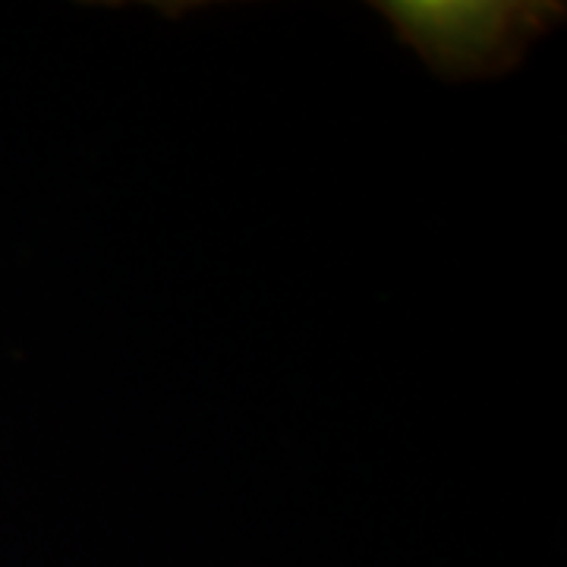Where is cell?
<instances>
[{
    "mask_svg": "<svg viewBox=\"0 0 567 567\" xmlns=\"http://www.w3.org/2000/svg\"><path fill=\"white\" fill-rule=\"evenodd\" d=\"M379 10L447 80L505 73L561 17L551 3H382Z\"/></svg>",
    "mask_w": 567,
    "mask_h": 567,
    "instance_id": "cell-1",
    "label": "cell"
}]
</instances>
